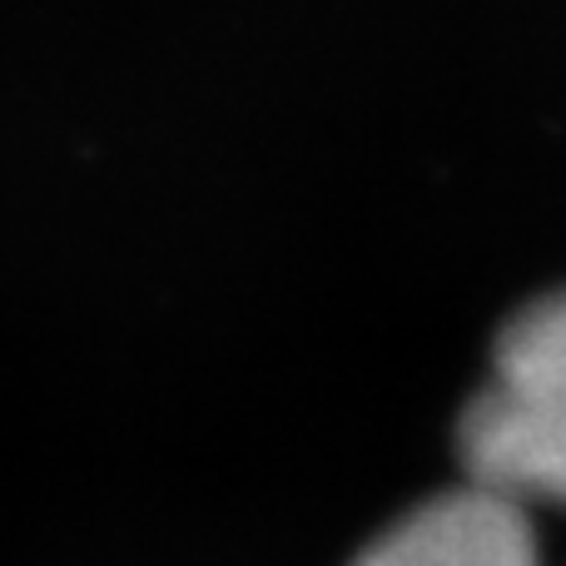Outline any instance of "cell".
<instances>
[{"instance_id": "6da1fadb", "label": "cell", "mask_w": 566, "mask_h": 566, "mask_svg": "<svg viewBox=\"0 0 566 566\" xmlns=\"http://www.w3.org/2000/svg\"><path fill=\"white\" fill-rule=\"evenodd\" d=\"M462 488L532 517H566V289L522 303L492 343V373L458 418Z\"/></svg>"}, {"instance_id": "7a4b0ae2", "label": "cell", "mask_w": 566, "mask_h": 566, "mask_svg": "<svg viewBox=\"0 0 566 566\" xmlns=\"http://www.w3.org/2000/svg\"><path fill=\"white\" fill-rule=\"evenodd\" d=\"M353 566H547V552L532 512L478 488H452L378 532Z\"/></svg>"}]
</instances>
